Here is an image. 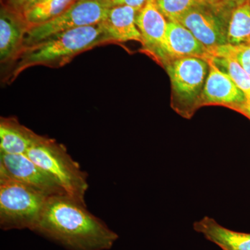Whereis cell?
I'll list each match as a JSON object with an SVG mask.
<instances>
[{"instance_id":"obj_1","label":"cell","mask_w":250,"mask_h":250,"mask_svg":"<svg viewBox=\"0 0 250 250\" xmlns=\"http://www.w3.org/2000/svg\"><path fill=\"white\" fill-rule=\"evenodd\" d=\"M33 231L70 250H108L118 238L86 205L66 194L48 197Z\"/></svg>"},{"instance_id":"obj_2","label":"cell","mask_w":250,"mask_h":250,"mask_svg":"<svg viewBox=\"0 0 250 250\" xmlns=\"http://www.w3.org/2000/svg\"><path fill=\"white\" fill-rule=\"evenodd\" d=\"M104 44L107 43L98 24L54 34L22 49L14 62L10 82H13L29 67L37 65L62 67L78 54Z\"/></svg>"},{"instance_id":"obj_3","label":"cell","mask_w":250,"mask_h":250,"mask_svg":"<svg viewBox=\"0 0 250 250\" xmlns=\"http://www.w3.org/2000/svg\"><path fill=\"white\" fill-rule=\"evenodd\" d=\"M45 171L69 196L84 204L88 188L87 174L81 170L62 145L41 136L26 154Z\"/></svg>"},{"instance_id":"obj_4","label":"cell","mask_w":250,"mask_h":250,"mask_svg":"<svg viewBox=\"0 0 250 250\" xmlns=\"http://www.w3.org/2000/svg\"><path fill=\"white\" fill-rule=\"evenodd\" d=\"M49 197L22 182L0 176V228L33 231Z\"/></svg>"},{"instance_id":"obj_5","label":"cell","mask_w":250,"mask_h":250,"mask_svg":"<svg viewBox=\"0 0 250 250\" xmlns=\"http://www.w3.org/2000/svg\"><path fill=\"white\" fill-rule=\"evenodd\" d=\"M238 3L231 0H203L188 11L178 22L208 49L227 45L229 22Z\"/></svg>"},{"instance_id":"obj_6","label":"cell","mask_w":250,"mask_h":250,"mask_svg":"<svg viewBox=\"0 0 250 250\" xmlns=\"http://www.w3.org/2000/svg\"><path fill=\"white\" fill-rule=\"evenodd\" d=\"M112 6L108 0H76L57 18L29 27L24 47L62 31L97 25L106 18Z\"/></svg>"},{"instance_id":"obj_7","label":"cell","mask_w":250,"mask_h":250,"mask_svg":"<svg viewBox=\"0 0 250 250\" xmlns=\"http://www.w3.org/2000/svg\"><path fill=\"white\" fill-rule=\"evenodd\" d=\"M177 102L182 105H198L208 64L205 59L184 57L165 64Z\"/></svg>"},{"instance_id":"obj_8","label":"cell","mask_w":250,"mask_h":250,"mask_svg":"<svg viewBox=\"0 0 250 250\" xmlns=\"http://www.w3.org/2000/svg\"><path fill=\"white\" fill-rule=\"evenodd\" d=\"M0 176L19 181L48 196L66 194L45 171L27 155L0 153Z\"/></svg>"},{"instance_id":"obj_9","label":"cell","mask_w":250,"mask_h":250,"mask_svg":"<svg viewBox=\"0 0 250 250\" xmlns=\"http://www.w3.org/2000/svg\"><path fill=\"white\" fill-rule=\"evenodd\" d=\"M209 70L198 105H222L245 114L247 100L231 77L220 70L211 57L207 59Z\"/></svg>"},{"instance_id":"obj_10","label":"cell","mask_w":250,"mask_h":250,"mask_svg":"<svg viewBox=\"0 0 250 250\" xmlns=\"http://www.w3.org/2000/svg\"><path fill=\"white\" fill-rule=\"evenodd\" d=\"M167 23L168 21L156 6L155 0H149L136 16V24L142 36L143 49L162 62Z\"/></svg>"},{"instance_id":"obj_11","label":"cell","mask_w":250,"mask_h":250,"mask_svg":"<svg viewBox=\"0 0 250 250\" xmlns=\"http://www.w3.org/2000/svg\"><path fill=\"white\" fill-rule=\"evenodd\" d=\"M29 26L22 13L9 5L0 11V62H14L24 47Z\"/></svg>"},{"instance_id":"obj_12","label":"cell","mask_w":250,"mask_h":250,"mask_svg":"<svg viewBox=\"0 0 250 250\" xmlns=\"http://www.w3.org/2000/svg\"><path fill=\"white\" fill-rule=\"evenodd\" d=\"M138 11L131 6H112L106 18L98 24L106 43L127 41L142 43V36L136 24Z\"/></svg>"},{"instance_id":"obj_13","label":"cell","mask_w":250,"mask_h":250,"mask_svg":"<svg viewBox=\"0 0 250 250\" xmlns=\"http://www.w3.org/2000/svg\"><path fill=\"white\" fill-rule=\"evenodd\" d=\"M210 57L209 49L202 45L191 31L179 22L167 23L164 47V65L172 59L197 57L207 61Z\"/></svg>"},{"instance_id":"obj_14","label":"cell","mask_w":250,"mask_h":250,"mask_svg":"<svg viewBox=\"0 0 250 250\" xmlns=\"http://www.w3.org/2000/svg\"><path fill=\"white\" fill-rule=\"evenodd\" d=\"M41 137L14 117L0 119V153L26 155Z\"/></svg>"},{"instance_id":"obj_15","label":"cell","mask_w":250,"mask_h":250,"mask_svg":"<svg viewBox=\"0 0 250 250\" xmlns=\"http://www.w3.org/2000/svg\"><path fill=\"white\" fill-rule=\"evenodd\" d=\"M193 228L223 250H250V233L229 229L209 217L194 223Z\"/></svg>"},{"instance_id":"obj_16","label":"cell","mask_w":250,"mask_h":250,"mask_svg":"<svg viewBox=\"0 0 250 250\" xmlns=\"http://www.w3.org/2000/svg\"><path fill=\"white\" fill-rule=\"evenodd\" d=\"M228 44L250 43V0L240 1L231 12L228 30Z\"/></svg>"},{"instance_id":"obj_17","label":"cell","mask_w":250,"mask_h":250,"mask_svg":"<svg viewBox=\"0 0 250 250\" xmlns=\"http://www.w3.org/2000/svg\"><path fill=\"white\" fill-rule=\"evenodd\" d=\"M76 0H41L24 9L22 14L29 27L57 18Z\"/></svg>"},{"instance_id":"obj_18","label":"cell","mask_w":250,"mask_h":250,"mask_svg":"<svg viewBox=\"0 0 250 250\" xmlns=\"http://www.w3.org/2000/svg\"><path fill=\"white\" fill-rule=\"evenodd\" d=\"M211 58L219 68L223 69V71L231 77L238 88L244 93L247 100V108L244 115L250 118V75L231 57L211 56Z\"/></svg>"},{"instance_id":"obj_19","label":"cell","mask_w":250,"mask_h":250,"mask_svg":"<svg viewBox=\"0 0 250 250\" xmlns=\"http://www.w3.org/2000/svg\"><path fill=\"white\" fill-rule=\"evenodd\" d=\"M203 0H155L156 6L166 19L178 22L188 11Z\"/></svg>"},{"instance_id":"obj_20","label":"cell","mask_w":250,"mask_h":250,"mask_svg":"<svg viewBox=\"0 0 250 250\" xmlns=\"http://www.w3.org/2000/svg\"><path fill=\"white\" fill-rule=\"evenodd\" d=\"M210 56H227L234 59L250 75V43L233 45L230 44L209 49Z\"/></svg>"},{"instance_id":"obj_21","label":"cell","mask_w":250,"mask_h":250,"mask_svg":"<svg viewBox=\"0 0 250 250\" xmlns=\"http://www.w3.org/2000/svg\"><path fill=\"white\" fill-rule=\"evenodd\" d=\"M112 6H127L139 11L149 0H108Z\"/></svg>"},{"instance_id":"obj_22","label":"cell","mask_w":250,"mask_h":250,"mask_svg":"<svg viewBox=\"0 0 250 250\" xmlns=\"http://www.w3.org/2000/svg\"><path fill=\"white\" fill-rule=\"evenodd\" d=\"M8 5L18 12H23L24 0H8Z\"/></svg>"},{"instance_id":"obj_23","label":"cell","mask_w":250,"mask_h":250,"mask_svg":"<svg viewBox=\"0 0 250 250\" xmlns=\"http://www.w3.org/2000/svg\"><path fill=\"white\" fill-rule=\"evenodd\" d=\"M33 1H34V0H24V9H25L26 7H27L29 5H30ZM24 9H23V11H24Z\"/></svg>"},{"instance_id":"obj_24","label":"cell","mask_w":250,"mask_h":250,"mask_svg":"<svg viewBox=\"0 0 250 250\" xmlns=\"http://www.w3.org/2000/svg\"><path fill=\"white\" fill-rule=\"evenodd\" d=\"M41 1V0H34V1H33L31 3L30 5L34 4V3L36 2V1ZM30 5H29V6H30ZM28 6H27V7H28ZM26 8H27V7H26ZM26 8H25V9H26Z\"/></svg>"},{"instance_id":"obj_25","label":"cell","mask_w":250,"mask_h":250,"mask_svg":"<svg viewBox=\"0 0 250 250\" xmlns=\"http://www.w3.org/2000/svg\"><path fill=\"white\" fill-rule=\"evenodd\" d=\"M231 1H237V2H240V1H244V0H231Z\"/></svg>"},{"instance_id":"obj_26","label":"cell","mask_w":250,"mask_h":250,"mask_svg":"<svg viewBox=\"0 0 250 250\" xmlns=\"http://www.w3.org/2000/svg\"><path fill=\"white\" fill-rule=\"evenodd\" d=\"M211 1H221V0H211Z\"/></svg>"}]
</instances>
